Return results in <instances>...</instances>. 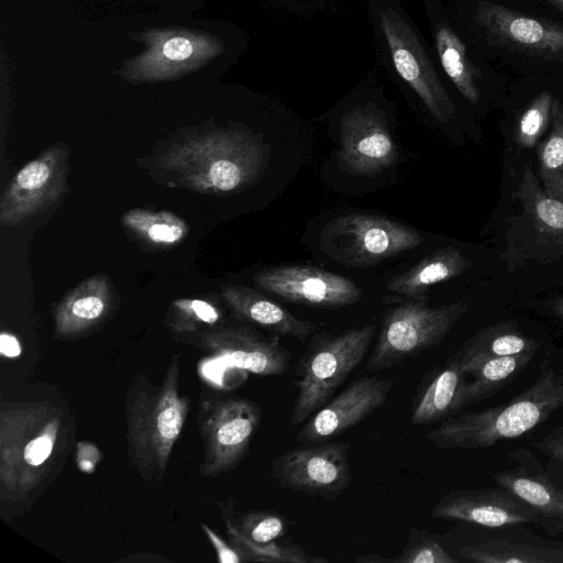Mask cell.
Instances as JSON below:
<instances>
[{"label":"cell","instance_id":"1","mask_svg":"<svg viewBox=\"0 0 563 563\" xmlns=\"http://www.w3.org/2000/svg\"><path fill=\"white\" fill-rule=\"evenodd\" d=\"M74 423L49 401H2L0 405V503L9 516L36 500L63 467Z\"/></svg>","mask_w":563,"mask_h":563},{"label":"cell","instance_id":"2","mask_svg":"<svg viewBox=\"0 0 563 563\" xmlns=\"http://www.w3.org/2000/svg\"><path fill=\"white\" fill-rule=\"evenodd\" d=\"M561 408L563 373L543 360L533 384L511 400L481 411L453 415L430 430L427 439L441 450L488 449L530 432Z\"/></svg>","mask_w":563,"mask_h":563},{"label":"cell","instance_id":"3","mask_svg":"<svg viewBox=\"0 0 563 563\" xmlns=\"http://www.w3.org/2000/svg\"><path fill=\"white\" fill-rule=\"evenodd\" d=\"M179 355L175 354L159 385L139 375L125 399L128 451L146 481H161L186 423L189 402L179 393Z\"/></svg>","mask_w":563,"mask_h":563},{"label":"cell","instance_id":"4","mask_svg":"<svg viewBox=\"0 0 563 563\" xmlns=\"http://www.w3.org/2000/svg\"><path fill=\"white\" fill-rule=\"evenodd\" d=\"M367 3L385 66L437 121L448 123L454 115V103L418 29L399 0H367Z\"/></svg>","mask_w":563,"mask_h":563},{"label":"cell","instance_id":"5","mask_svg":"<svg viewBox=\"0 0 563 563\" xmlns=\"http://www.w3.org/2000/svg\"><path fill=\"white\" fill-rule=\"evenodd\" d=\"M376 334V324L351 328L340 334H318L296 366L297 397L289 423L298 426L323 407L362 363Z\"/></svg>","mask_w":563,"mask_h":563},{"label":"cell","instance_id":"6","mask_svg":"<svg viewBox=\"0 0 563 563\" xmlns=\"http://www.w3.org/2000/svg\"><path fill=\"white\" fill-rule=\"evenodd\" d=\"M467 309L465 301L430 308L412 300L387 309L366 369L391 368L440 344Z\"/></svg>","mask_w":563,"mask_h":563},{"label":"cell","instance_id":"7","mask_svg":"<svg viewBox=\"0 0 563 563\" xmlns=\"http://www.w3.org/2000/svg\"><path fill=\"white\" fill-rule=\"evenodd\" d=\"M422 241L419 232L396 221L369 213H350L323 228L320 247L340 264L366 267L410 251Z\"/></svg>","mask_w":563,"mask_h":563},{"label":"cell","instance_id":"8","mask_svg":"<svg viewBox=\"0 0 563 563\" xmlns=\"http://www.w3.org/2000/svg\"><path fill=\"white\" fill-rule=\"evenodd\" d=\"M261 419V408L249 399L231 398L208 405L199 420L203 443L200 475L216 477L234 470L245 456Z\"/></svg>","mask_w":563,"mask_h":563},{"label":"cell","instance_id":"9","mask_svg":"<svg viewBox=\"0 0 563 563\" xmlns=\"http://www.w3.org/2000/svg\"><path fill=\"white\" fill-rule=\"evenodd\" d=\"M349 451L339 441L303 445L273 459L271 474L284 488L334 500L352 482Z\"/></svg>","mask_w":563,"mask_h":563},{"label":"cell","instance_id":"10","mask_svg":"<svg viewBox=\"0 0 563 563\" xmlns=\"http://www.w3.org/2000/svg\"><path fill=\"white\" fill-rule=\"evenodd\" d=\"M474 20L494 46L563 63V24L485 0L477 3Z\"/></svg>","mask_w":563,"mask_h":563},{"label":"cell","instance_id":"11","mask_svg":"<svg viewBox=\"0 0 563 563\" xmlns=\"http://www.w3.org/2000/svg\"><path fill=\"white\" fill-rule=\"evenodd\" d=\"M267 292L285 300L319 308H341L358 302L363 291L351 279L307 265L264 269L254 277Z\"/></svg>","mask_w":563,"mask_h":563},{"label":"cell","instance_id":"12","mask_svg":"<svg viewBox=\"0 0 563 563\" xmlns=\"http://www.w3.org/2000/svg\"><path fill=\"white\" fill-rule=\"evenodd\" d=\"M340 141V158L356 175L378 174L397 157L382 109L373 101L356 104L341 115Z\"/></svg>","mask_w":563,"mask_h":563},{"label":"cell","instance_id":"13","mask_svg":"<svg viewBox=\"0 0 563 563\" xmlns=\"http://www.w3.org/2000/svg\"><path fill=\"white\" fill-rule=\"evenodd\" d=\"M393 386L386 377H360L305 421L296 442L308 445L336 438L384 406Z\"/></svg>","mask_w":563,"mask_h":563},{"label":"cell","instance_id":"14","mask_svg":"<svg viewBox=\"0 0 563 563\" xmlns=\"http://www.w3.org/2000/svg\"><path fill=\"white\" fill-rule=\"evenodd\" d=\"M431 516L435 519L463 521L485 528L540 523L539 515L531 506L498 485L448 492L434 505Z\"/></svg>","mask_w":563,"mask_h":563},{"label":"cell","instance_id":"15","mask_svg":"<svg viewBox=\"0 0 563 563\" xmlns=\"http://www.w3.org/2000/svg\"><path fill=\"white\" fill-rule=\"evenodd\" d=\"M509 459L517 466L493 473L494 482L531 506L548 534L563 536V486L552 481L529 449L518 448Z\"/></svg>","mask_w":563,"mask_h":563},{"label":"cell","instance_id":"16","mask_svg":"<svg viewBox=\"0 0 563 563\" xmlns=\"http://www.w3.org/2000/svg\"><path fill=\"white\" fill-rule=\"evenodd\" d=\"M202 343L216 357L262 376L284 374L288 371L291 357L279 343V336H266L244 327L212 332Z\"/></svg>","mask_w":563,"mask_h":563},{"label":"cell","instance_id":"17","mask_svg":"<svg viewBox=\"0 0 563 563\" xmlns=\"http://www.w3.org/2000/svg\"><path fill=\"white\" fill-rule=\"evenodd\" d=\"M465 382L466 374L453 355L443 365L432 368L415 394L411 424L430 426L456 415L457 397Z\"/></svg>","mask_w":563,"mask_h":563},{"label":"cell","instance_id":"18","mask_svg":"<svg viewBox=\"0 0 563 563\" xmlns=\"http://www.w3.org/2000/svg\"><path fill=\"white\" fill-rule=\"evenodd\" d=\"M431 25L435 54L443 73L471 103L479 100V70L471 62L466 46L453 27L438 14L434 0H422Z\"/></svg>","mask_w":563,"mask_h":563},{"label":"cell","instance_id":"19","mask_svg":"<svg viewBox=\"0 0 563 563\" xmlns=\"http://www.w3.org/2000/svg\"><path fill=\"white\" fill-rule=\"evenodd\" d=\"M225 297L241 319L277 336L303 342L319 327L318 323L299 319L275 301L244 287L227 290Z\"/></svg>","mask_w":563,"mask_h":563},{"label":"cell","instance_id":"20","mask_svg":"<svg viewBox=\"0 0 563 563\" xmlns=\"http://www.w3.org/2000/svg\"><path fill=\"white\" fill-rule=\"evenodd\" d=\"M540 343L525 335L516 323L499 322L477 331L453 356L466 375L481 363L520 353H536Z\"/></svg>","mask_w":563,"mask_h":563},{"label":"cell","instance_id":"21","mask_svg":"<svg viewBox=\"0 0 563 563\" xmlns=\"http://www.w3.org/2000/svg\"><path fill=\"white\" fill-rule=\"evenodd\" d=\"M470 262L455 247L439 249L406 272L391 277L387 289L394 294L424 300L429 288L464 273Z\"/></svg>","mask_w":563,"mask_h":563},{"label":"cell","instance_id":"22","mask_svg":"<svg viewBox=\"0 0 563 563\" xmlns=\"http://www.w3.org/2000/svg\"><path fill=\"white\" fill-rule=\"evenodd\" d=\"M536 353H520L487 360L476 366L468 375L471 382L463 385L455 406L456 413L462 409L487 399L514 382L532 361Z\"/></svg>","mask_w":563,"mask_h":563},{"label":"cell","instance_id":"23","mask_svg":"<svg viewBox=\"0 0 563 563\" xmlns=\"http://www.w3.org/2000/svg\"><path fill=\"white\" fill-rule=\"evenodd\" d=\"M460 556L477 563H563V547L492 538L462 547Z\"/></svg>","mask_w":563,"mask_h":563},{"label":"cell","instance_id":"24","mask_svg":"<svg viewBox=\"0 0 563 563\" xmlns=\"http://www.w3.org/2000/svg\"><path fill=\"white\" fill-rule=\"evenodd\" d=\"M540 177L545 192L563 201V102L554 99L551 131L538 150Z\"/></svg>","mask_w":563,"mask_h":563},{"label":"cell","instance_id":"25","mask_svg":"<svg viewBox=\"0 0 563 563\" xmlns=\"http://www.w3.org/2000/svg\"><path fill=\"white\" fill-rule=\"evenodd\" d=\"M227 533L233 544L245 558L246 562H275V563H323L325 558L313 555L302 547L278 540L268 543H255L243 537L227 520Z\"/></svg>","mask_w":563,"mask_h":563},{"label":"cell","instance_id":"26","mask_svg":"<svg viewBox=\"0 0 563 563\" xmlns=\"http://www.w3.org/2000/svg\"><path fill=\"white\" fill-rule=\"evenodd\" d=\"M519 196L530 214L549 231H563V201L549 196L525 165Z\"/></svg>","mask_w":563,"mask_h":563},{"label":"cell","instance_id":"27","mask_svg":"<svg viewBox=\"0 0 563 563\" xmlns=\"http://www.w3.org/2000/svg\"><path fill=\"white\" fill-rule=\"evenodd\" d=\"M393 563H456L439 537L426 529L412 528L407 542Z\"/></svg>","mask_w":563,"mask_h":563},{"label":"cell","instance_id":"28","mask_svg":"<svg viewBox=\"0 0 563 563\" xmlns=\"http://www.w3.org/2000/svg\"><path fill=\"white\" fill-rule=\"evenodd\" d=\"M232 523L243 537L255 543L276 541L288 531L287 520L274 511H249Z\"/></svg>","mask_w":563,"mask_h":563},{"label":"cell","instance_id":"29","mask_svg":"<svg viewBox=\"0 0 563 563\" xmlns=\"http://www.w3.org/2000/svg\"><path fill=\"white\" fill-rule=\"evenodd\" d=\"M553 100L549 91H543L525 110L516 128V140L519 145L528 148L536 145L551 120Z\"/></svg>","mask_w":563,"mask_h":563},{"label":"cell","instance_id":"30","mask_svg":"<svg viewBox=\"0 0 563 563\" xmlns=\"http://www.w3.org/2000/svg\"><path fill=\"white\" fill-rule=\"evenodd\" d=\"M131 225L145 232L150 240L156 243H175L185 233L183 223L175 217L166 213L148 216L144 212L133 213Z\"/></svg>","mask_w":563,"mask_h":563},{"label":"cell","instance_id":"31","mask_svg":"<svg viewBox=\"0 0 563 563\" xmlns=\"http://www.w3.org/2000/svg\"><path fill=\"white\" fill-rule=\"evenodd\" d=\"M179 317L174 325L177 332H190L199 325L216 324L220 320V313L217 308L203 300H190L177 302Z\"/></svg>","mask_w":563,"mask_h":563},{"label":"cell","instance_id":"32","mask_svg":"<svg viewBox=\"0 0 563 563\" xmlns=\"http://www.w3.org/2000/svg\"><path fill=\"white\" fill-rule=\"evenodd\" d=\"M51 176L49 166L43 161H34L25 165L15 176L19 189L33 191L42 188Z\"/></svg>","mask_w":563,"mask_h":563},{"label":"cell","instance_id":"33","mask_svg":"<svg viewBox=\"0 0 563 563\" xmlns=\"http://www.w3.org/2000/svg\"><path fill=\"white\" fill-rule=\"evenodd\" d=\"M533 444L539 452L550 457V460L563 462V426L552 429Z\"/></svg>","mask_w":563,"mask_h":563},{"label":"cell","instance_id":"34","mask_svg":"<svg viewBox=\"0 0 563 563\" xmlns=\"http://www.w3.org/2000/svg\"><path fill=\"white\" fill-rule=\"evenodd\" d=\"M207 538L213 545L218 561L221 563H240L246 562L243 554L233 545L227 543L222 538H220L211 528L206 525L201 526Z\"/></svg>","mask_w":563,"mask_h":563},{"label":"cell","instance_id":"35","mask_svg":"<svg viewBox=\"0 0 563 563\" xmlns=\"http://www.w3.org/2000/svg\"><path fill=\"white\" fill-rule=\"evenodd\" d=\"M192 52L191 42L181 36L169 38L163 46L164 56L172 60H185Z\"/></svg>","mask_w":563,"mask_h":563},{"label":"cell","instance_id":"36","mask_svg":"<svg viewBox=\"0 0 563 563\" xmlns=\"http://www.w3.org/2000/svg\"><path fill=\"white\" fill-rule=\"evenodd\" d=\"M0 351L3 356L16 357L21 353V346L16 338L3 332L0 335Z\"/></svg>","mask_w":563,"mask_h":563},{"label":"cell","instance_id":"37","mask_svg":"<svg viewBox=\"0 0 563 563\" xmlns=\"http://www.w3.org/2000/svg\"><path fill=\"white\" fill-rule=\"evenodd\" d=\"M329 0H273V3L292 10L316 9L327 3Z\"/></svg>","mask_w":563,"mask_h":563},{"label":"cell","instance_id":"38","mask_svg":"<svg viewBox=\"0 0 563 563\" xmlns=\"http://www.w3.org/2000/svg\"><path fill=\"white\" fill-rule=\"evenodd\" d=\"M356 562H369V563H376V562H390V559L383 558L382 555L377 553H369L367 555H362L355 560Z\"/></svg>","mask_w":563,"mask_h":563},{"label":"cell","instance_id":"39","mask_svg":"<svg viewBox=\"0 0 563 563\" xmlns=\"http://www.w3.org/2000/svg\"><path fill=\"white\" fill-rule=\"evenodd\" d=\"M553 466L554 467H552L551 470L553 471V473H554V475L556 477V481H562V484H560V485L563 486V462L554 461Z\"/></svg>","mask_w":563,"mask_h":563},{"label":"cell","instance_id":"40","mask_svg":"<svg viewBox=\"0 0 563 563\" xmlns=\"http://www.w3.org/2000/svg\"><path fill=\"white\" fill-rule=\"evenodd\" d=\"M553 311L555 312L556 316L563 319V298H560L554 302Z\"/></svg>","mask_w":563,"mask_h":563},{"label":"cell","instance_id":"41","mask_svg":"<svg viewBox=\"0 0 563 563\" xmlns=\"http://www.w3.org/2000/svg\"><path fill=\"white\" fill-rule=\"evenodd\" d=\"M559 9L560 11H563V0H543Z\"/></svg>","mask_w":563,"mask_h":563}]
</instances>
